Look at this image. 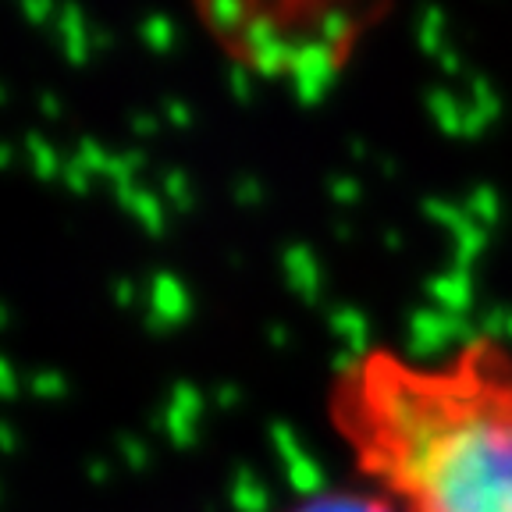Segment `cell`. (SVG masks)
Segmentation results:
<instances>
[{"mask_svg": "<svg viewBox=\"0 0 512 512\" xmlns=\"http://www.w3.org/2000/svg\"><path fill=\"white\" fill-rule=\"evenodd\" d=\"M392 480L416 498V512H512V409L452 406L431 456Z\"/></svg>", "mask_w": 512, "mask_h": 512, "instance_id": "1", "label": "cell"}, {"mask_svg": "<svg viewBox=\"0 0 512 512\" xmlns=\"http://www.w3.org/2000/svg\"><path fill=\"white\" fill-rule=\"evenodd\" d=\"M456 342L459 345L477 342V338H473V324L463 313L413 310V317H409V342H406L409 360H416V363L438 360L441 352Z\"/></svg>", "mask_w": 512, "mask_h": 512, "instance_id": "2", "label": "cell"}, {"mask_svg": "<svg viewBox=\"0 0 512 512\" xmlns=\"http://www.w3.org/2000/svg\"><path fill=\"white\" fill-rule=\"evenodd\" d=\"M338 57L342 50L328 47L324 40H303L296 47V61H292V86H296L299 104L313 107L320 104L328 89L335 86V75H338Z\"/></svg>", "mask_w": 512, "mask_h": 512, "instance_id": "3", "label": "cell"}, {"mask_svg": "<svg viewBox=\"0 0 512 512\" xmlns=\"http://www.w3.org/2000/svg\"><path fill=\"white\" fill-rule=\"evenodd\" d=\"M192 313V296L189 288L175 278V274L160 271L153 274L150 281V310L143 313L146 328L157 331V335H168L175 324H182L185 317Z\"/></svg>", "mask_w": 512, "mask_h": 512, "instance_id": "4", "label": "cell"}, {"mask_svg": "<svg viewBox=\"0 0 512 512\" xmlns=\"http://www.w3.org/2000/svg\"><path fill=\"white\" fill-rule=\"evenodd\" d=\"M281 267H285V278H288V285H292V292H299L306 303H317L320 264H317V256H313V249L303 246V242H292V246H285V253H281Z\"/></svg>", "mask_w": 512, "mask_h": 512, "instance_id": "5", "label": "cell"}, {"mask_svg": "<svg viewBox=\"0 0 512 512\" xmlns=\"http://www.w3.org/2000/svg\"><path fill=\"white\" fill-rule=\"evenodd\" d=\"M57 40H61L68 64H86L89 54H93V29H89L86 15L75 4H64L57 11Z\"/></svg>", "mask_w": 512, "mask_h": 512, "instance_id": "6", "label": "cell"}, {"mask_svg": "<svg viewBox=\"0 0 512 512\" xmlns=\"http://www.w3.org/2000/svg\"><path fill=\"white\" fill-rule=\"evenodd\" d=\"M427 296L438 303V310H445V313H463L466 317V310H470V303H473V278H470V271H445V274H434L431 281H427Z\"/></svg>", "mask_w": 512, "mask_h": 512, "instance_id": "7", "label": "cell"}, {"mask_svg": "<svg viewBox=\"0 0 512 512\" xmlns=\"http://www.w3.org/2000/svg\"><path fill=\"white\" fill-rule=\"evenodd\" d=\"M331 331L342 338L352 356L363 360L370 352V324L356 306H335V310H331Z\"/></svg>", "mask_w": 512, "mask_h": 512, "instance_id": "8", "label": "cell"}, {"mask_svg": "<svg viewBox=\"0 0 512 512\" xmlns=\"http://www.w3.org/2000/svg\"><path fill=\"white\" fill-rule=\"evenodd\" d=\"M296 47L299 43L285 40V36H278L274 43H267V47L253 50V54L246 57L249 68H253L256 75H267V79H274V75H285L292 72V61H296Z\"/></svg>", "mask_w": 512, "mask_h": 512, "instance_id": "9", "label": "cell"}, {"mask_svg": "<svg viewBox=\"0 0 512 512\" xmlns=\"http://www.w3.org/2000/svg\"><path fill=\"white\" fill-rule=\"evenodd\" d=\"M232 509L235 512H267L271 509V495H267V488L260 484V477H256L249 466H239L232 477Z\"/></svg>", "mask_w": 512, "mask_h": 512, "instance_id": "10", "label": "cell"}, {"mask_svg": "<svg viewBox=\"0 0 512 512\" xmlns=\"http://www.w3.org/2000/svg\"><path fill=\"white\" fill-rule=\"evenodd\" d=\"M253 11L256 8H246V4H239V0H214V4H203L200 15L210 22V29L239 40V32L246 29V22L253 18Z\"/></svg>", "mask_w": 512, "mask_h": 512, "instance_id": "11", "label": "cell"}, {"mask_svg": "<svg viewBox=\"0 0 512 512\" xmlns=\"http://www.w3.org/2000/svg\"><path fill=\"white\" fill-rule=\"evenodd\" d=\"M281 36V22H278V11H267V8H256L253 18L246 22V29L239 32V50L242 54H253V50L267 47Z\"/></svg>", "mask_w": 512, "mask_h": 512, "instance_id": "12", "label": "cell"}, {"mask_svg": "<svg viewBox=\"0 0 512 512\" xmlns=\"http://www.w3.org/2000/svg\"><path fill=\"white\" fill-rule=\"evenodd\" d=\"M463 111L466 107L459 104L448 89H431V93H427V114H431L434 125H438L445 136H463Z\"/></svg>", "mask_w": 512, "mask_h": 512, "instance_id": "13", "label": "cell"}, {"mask_svg": "<svg viewBox=\"0 0 512 512\" xmlns=\"http://www.w3.org/2000/svg\"><path fill=\"white\" fill-rule=\"evenodd\" d=\"M285 473H288V484H292V491H296V495H303L306 502H310V498L328 495V491H324V488H328L324 466H320L313 456H303L299 463L285 466Z\"/></svg>", "mask_w": 512, "mask_h": 512, "instance_id": "14", "label": "cell"}, {"mask_svg": "<svg viewBox=\"0 0 512 512\" xmlns=\"http://www.w3.org/2000/svg\"><path fill=\"white\" fill-rule=\"evenodd\" d=\"M292 512H392L377 498H363V495H320L303 502Z\"/></svg>", "mask_w": 512, "mask_h": 512, "instance_id": "15", "label": "cell"}, {"mask_svg": "<svg viewBox=\"0 0 512 512\" xmlns=\"http://www.w3.org/2000/svg\"><path fill=\"white\" fill-rule=\"evenodd\" d=\"M25 153H29V164H32V171H36V178H43V182L61 178L64 157L40 136V132H29V136H25Z\"/></svg>", "mask_w": 512, "mask_h": 512, "instance_id": "16", "label": "cell"}, {"mask_svg": "<svg viewBox=\"0 0 512 512\" xmlns=\"http://www.w3.org/2000/svg\"><path fill=\"white\" fill-rule=\"evenodd\" d=\"M452 239H456V264L452 267H456V271H470L480 256H484V249H488V228L470 221L466 228H459Z\"/></svg>", "mask_w": 512, "mask_h": 512, "instance_id": "17", "label": "cell"}, {"mask_svg": "<svg viewBox=\"0 0 512 512\" xmlns=\"http://www.w3.org/2000/svg\"><path fill=\"white\" fill-rule=\"evenodd\" d=\"M139 40L153 50V54H171L178 43V25L168 15H150L139 22Z\"/></svg>", "mask_w": 512, "mask_h": 512, "instance_id": "18", "label": "cell"}, {"mask_svg": "<svg viewBox=\"0 0 512 512\" xmlns=\"http://www.w3.org/2000/svg\"><path fill=\"white\" fill-rule=\"evenodd\" d=\"M317 29H320L317 40H324L328 47L342 50L345 40L352 36V29H356V22H352V15L342 8H317Z\"/></svg>", "mask_w": 512, "mask_h": 512, "instance_id": "19", "label": "cell"}, {"mask_svg": "<svg viewBox=\"0 0 512 512\" xmlns=\"http://www.w3.org/2000/svg\"><path fill=\"white\" fill-rule=\"evenodd\" d=\"M157 424H160V431L168 434L171 445H175V448H192V445H196V438H200V427H196L200 420L185 416L182 409H175L171 402L164 406V413H160Z\"/></svg>", "mask_w": 512, "mask_h": 512, "instance_id": "20", "label": "cell"}, {"mask_svg": "<svg viewBox=\"0 0 512 512\" xmlns=\"http://www.w3.org/2000/svg\"><path fill=\"white\" fill-rule=\"evenodd\" d=\"M463 207H466V214H470L477 224H484V228L498 224V217H502V200H498V192L491 189V185H477Z\"/></svg>", "mask_w": 512, "mask_h": 512, "instance_id": "21", "label": "cell"}, {"mask_svg": "<svg viewBox=\"0 0 512 512\" xmlns=\"http://www.w3.org/2000/svg\"><path fill=\"white\" fill-rule=\"evenodd\" d=\"M424 214L431 217L434 224H441V228H448V232L456 235L459 228H466V224L473 221L470 214H466V207H459L456 200H438V196H431V200H424Z\"/></svg>", "mask_w": 512, "mask_h": 512, "instance_id": "22", "label": "cell"}, {"mask_svg": "<svg viewBox=\"0 0 512 512\" xmlns=\"http://www.w3.org/2000/svg\"><path fill=\"white\" fill-rule=\"evenodd\" d=\"M132 214H136V221L146 228V235H153V239H160L164 235V228H168V217H164V203L153 196V192H139L136 207H132Z\"/></svg>", "mask_w": 512, "mask_h": 512, "instance_id": "23", "label": "cell"}, {"mask_svg": "<svg viewBox=\"0 0 512 512\" xmlns=\"http://www.w3.org/2000/svg\"><path fill=\"white\" fill-rule=\"evenodd\" d=\"M441 32H445V15H441L438 8H427L424 15H420V25H416V43H420V50L431 57H438L441 50H445V43H441Z\"/></svg>", "mask_w": 512, "mask_h": 512, "instance_id": "24", "label": "cell"}, {"mask_svg": "<svg viewBox=\"0 0 512 512\" xmlns=\"http://www.w3.org/2000/svg\"><path fill=\"white\" fill-rule=\"evenodd\" d=\"M160 185H164V196H168L171 207H175L178 214H189V210L196 207V192H192V185H189V178H185V171H178V168L164 171Z\"/></svg>", "mask_w": 512, "mask_h": 512, "instance_id": "25", "label": "cell"}, {"mask_svg": "<svg viewBox=\"0 0 512 512\" xmlns=\"http://www.w3.org/2000/svg\"><path fill=\"white\" fill-rule=\"evenodd\" d=\"M271 445H274V452H278L281 466H292V463H299V459L306 456V448L299 445L296 431H292L285 420H274V424H271Z\"/></svg>", "mask_w": 512, "mask_h": 512, "instance_id": "26", "label": "cell"}, {"mask_svg": "<svg viewBox=\"0 0 512 512\" xmlns=\"http://www.w3.org/2000/svg\"><path fill=\"white\" fill-rule=\"evenodd\" d=\"M143 168H146V153L143 150L114 153L111 168H107V178H111V185H128V182H136V175Z\"/></svg>", "mask_w": 512, "mask_h": 512, "instance_id": "27", "label": "cell"}, {"mask_svg": "<svg viewBox=\"0 0 512 512\" xmlns=\"http://www.w3.org/2000/svg\"><path fill=\"white\" fill-rule=\"evenodd\" d=\"M29 392L36 395V399H64V392H68V384H64L61 370H36V374L29 377Z\"/></svg>", "mask_w": 512, "mask_h": 512, "instance_id": "28", "label": "cell"}, {"mask_svg": "<svg viewBox=\"0 0 512 512\" xmlns=\"http://www.w3.org/2000/svg\"><path fill=\"white\" fill-rule=\"evenodd\" d=\"M168 402L175 409H182L185 416H192V420H200L203 406H207V402H203V395H200V388H196V384H189V381H178L175 388H171Z\"/></svg>", "mask_w": 512, "mask_h": 512, "instance_id": "29", "label": "cell"}, {"mask_svg": "<svg viewBox=\"0 0 512 512\" xmlns=\"http://www.w3.org/2000/svg\"><path fill=\"white\" fill-rule=\"evenodd\" d=\"M111 157L114 153H107L104 146L96 143V139H82L79 150H75V160H82L89 168V175H104L107 178V168H111Z\"/></svg>", "mask_w": 512, "mask_h": 512, "instance_id": "30", "label": "cell"}, {"mask_svg": "<svg viewBox=\"0 0 512 512\" xmlns=\"http://www.w3.org/2000/svg\"><path fill=\"white\" fill-rule=\"evenodd\" d=\"M470 93H473L470 104H477L480 111L488 114L491 121H495L498 114H502V100H498V93L491 89V82H488V79H480V75H477V79H470Z\"/></svg>", "mask_w": 512, "mask_h": 512, "instance_id": "31", "label": "cell"}, {"mask_svg": "<svg viewBox=\"0 0 512 512\" xmlns=\"http://www.w3.org/2000/svg\"><path fill=\"white\" fill-rule=\"evenodd\" d=\"M61 182L68 185V189H72L75 196H86V192H89V185H93V175H89V168H86V164H82V160L68 157V160H64Z\"/></svg>", "mask_w": 512, "mask_h": 512, "instance_id": "32", "label": "cell"}, {"mask_svg": "<svg viewBox=\"0 0 512 512\" xmlns=\"http://www.w3.org/2000/svg\"><path fill=\"white\" fill-rule=\"evenodd\" d=\"M328 192H331V200L335 203H342V207H352V203H360V182L356 178H349V175H338V178H331L328 182Z\"/></svg>", "mask_w": 512, "mask_h": 512, "instance_id": "33", "label": "cell"}, {"mask_svg": "<svg viewBox=\"0 0 512 512\" xmlns=\"http://www.w3.org/2000/svg\"><path fill=\"white\" fill-rule=\"evenodd\" d=\"M228 93H232L239 104L253 100V79H249L246 64H232V68H228Z\"/></svg>", "mask_w": 512, "mask_h": 512, "instance_id": "34", "label": "cell"}, {"mask_svg": "<svg viewBox=\"0 0 512 512\" xmlns=\"http://www.w3.org/2000/svg\"><path fill=\"white\" fill-rule=\"evenodd\" d=\"M118 448H121V456H125V463L132 466V470H143V466H150V448H146L139 438H132V434L118 438Z\"/></svg>", "mask_w": 512, "mask_h": 512, "instance_id": "35", "label": "cell"}, {"mask_svg": "<svg viewBox=\"0 0 512 512\" xmlns=\"http://www.w3.org/2000/svg\"><path fill=\"white\" fill-rule=\"evenodd\" d=\"M505 328H509V306H491V310L480 317V331L488 338H505Z\"/></svg>", "mask_w": 512, "mask_h": 512, "instance_id": "36", "label": "cell"}, {"mask_svg": "<svg viewBox=\"0 0 512 512\" xmlns=\"http://www.w3.org/2000/svg\"><path fill=\"white\" fill-rule=\"evenodd\" d=\"M488 125H491L488 114L480 111L477 104H466V111H463V139H480L484 132H488Z\"/></svg>", "mask_w": 512, "mask_h": 512, "instance_id": "37", "label": "cell"}, {"mask_svg": "<svg viewBox=\"0 0 512 512\" xmlns=\"http://www.w3.org/2000/svg\"><path fill=\"white\" fill-rule=\"evenodd\" d=\"M235 203H239V207L264 203V185L256 182V178H239V182H235Z\"/></svg>", "mask_w": 512, "mask_h": 512, "instance_id": "38", "label": "cell"}, {"mask_svg": "<svg viewBox=\"0 0 512 512\" xmlns=\"http://www.w3.org/2000/svg\"><path fill=\"white\" fill-rule=\"evenodd\" d=\"M360 356H352L349 349H342V352H335V356H331V370H335L338 377H356L360 374V370H367V367H360Z\"/></svg>", "mask_w": 512, "mask_h": 512, "instance_id": "39", "label": "cell"}, {"mask_svg": "<svg viewBox=\"0 0 512 512\" xmlns=\"http://www.w3.org/2000/svg\"><path fill=\"white\" fill-rule=\"evenodd\" d=\"M22 15L29 18L32 25H43V22H50V18H54V4H50V0H25Z\"/></svg>", "mask_w": 512, "mask_h": 512, "instance_id": "40", "label": "cell"}, {"mask_svg": "<svg viewBox=\"0 0 512 512\" xmlns=\"http://www.w3.org/2000/svg\"><path fill=\"white\" fill-rule=\"evenodd\" d=\"M164 118H168L175 128L192 125V111H189V104H182V100H164Z\"/></svg>", "mask_w": 512, "mask_h": 512, "instance_id": "41", "label": "cell"}, {"mask_svg": "<svg viewBox=\"0 0 512 512\" xmlns=\"http://www.w3.org/2000/svg\"><path fill=\"white\" fill-rule=\"evenodd\" d=\"M0 395H4V399H15L18 395V377H15V367H11L8 360L0 363Z\"/></svg>", "mask_w": 512, "mask_h": 512, "instance_id": "42", "label": "cell"}, {"mask_svg": "<svg viewBox=\"0 0 512 512\" xmlns=\"http://www.w3.org/2000/svg\"><path fill=\"white\" fill-rule=\"evenodd\" d=\"M111 296H114V303H118V306H132V303H136V285H132L128 278H118L111 285Z\"/></svg>", "mask_w": 512, "mask_h": 512, "instance_id": "43", "label": "cell"}, {"mask_svg": "<svg viewBox=\"0 0 512 512\" xmlns=\"http://www.w3.org/2000/svg\"><path fill=\"white\" fill-rule=\"evenodd\" d=\"M438 64H441V72L459 75V72H463V54H459V50H452V47H445L438 54Z\"/></svg>", "mask_w": 512, "mask_h": 512, "instance_id": "44", "label": "cell"}, {"mask_svg": "<svg viewBox=\"0 0 512 512\" xmlns=\"http://www.w3.org/2000/svg\"><path fill=\"white\" fill-rule=\"evenodd\" d=\"M239 399H242V392L235 388V384H221V388H217V395H214V402H217L221 409L239 406Z\"/></svg>", "mask_w": 512, "mask_h": 512, "instance_id": "45", "label": "cell"}, {"mask_svg": "<svg viewBox=\"0 0 512 512\" xmlns=\"http://www.w3.org/2000/svg\"><path fill=\"white\" fill-rule=\"evenodd\" d=\"M132 132H136V136H153V132H157V118L139 111L136 118H132Z\"/></svg>", "mask_w": 512, "mask_h": 512, "instance_id": "46", "label": "cell"}, {"mask_svg": "<svg viewBox=\"0 0 512 512\" xmlns=\"http://www.w3.org/2000/svg\"><path fill=\"white\" fill-rule=\"evenodd\" d=\"M40 111H43V118L54 121V118H61L64 107H61V100H57L54 93H43V96H40Z\"/></svg>", "mask_w": 512, "mask_h": 512, "instance_id": "47", "label": "cell"}, {"mask_svg": "<svg viewBox=\"0 0 512 512\" xmlns=\"http://www.w3.org/2000/svg\"><path fill=\"white\" fill-rule=\"evenodd\" d=\"M86 477L93 480V484H107V480H111V470H107V463H100V459H93V463L86 466Z\"/></svg>", "mask_w": 512, "mask_h": 512, "instance_id": "48", "label": "cell"}, {"mask_svg": "<svg viewBox=\"0 0 512 512\" xmlns=\"http://www.w3.org/2000/svg\"><path fill=\"white\" fill-rule=\"evenodd\" d=\"M267 338H271V345H274V349H285V345H288V338H292V335H288V328H281V324H274V328L267 331Z\"/></svg>", "mask_w": 512, "mask_h": 512, "instance_id": "49", "label": "cell"}, {"mask_svg": "<svg viewBox=\"0 0 512 512\" xmlns=\"http://www.w3.org/2000/svg\"><path fill=\"white\" fill-rule=\"evenodd\" d=\"M0 445L4 452H15V427L11 424H0Z\"/></svg>", "mask_w": 512, "mask_h": 512, "instance_id": "50", "label": "cell"}, {"mask_svg": "<svg viewBox=\"0 0 512 512\" xmlns=\"http://www.w3.org/2000/svg\"><path fill=\"white\" fill-rule=\"evenodd\" d=\"M93 47H100V50L111 47V32L100 29V25H93Z\"/></svg>", "mask_w": 512, "mask_h": 512, "instance_id": "51", "label": "cell"}, {"mask_svg": "<svg viewBox=\"0 0 512 512\" xmlns=\"http://www.w3.org/2000/svg\"><path fill=\"white\" fill-rule=\"evenodd\" d=\"M384 242H388V249H399L402 246V235L399 232H384Z\"/></svg>", "mask_w": 512, "mask_h": 512, "instance_id": "52", "label": "cell"}, {"mask_svg": "<svg viewBox=\"0 0 512 512\" xmlns=\"http://www.w3.org/2000/svg\"><path fill=\"white\" fill-rule=\"evenodd\" d=\"M349 153H352V157H363V153H367V146H363V139H352V143H349Z\"/></svg>", "mask_w": 512, "mask_h": 512, "instance_id": "53", "label": "cell"}, {"mask_svg": "<svg viewBox=\"0 0 512 512\" xmlns=\"http://www.w3.org/2000/svg\"><path fill=\"white\" fill-rule=\"evenodd\" d=\"M335 235H338V239H349V235H352V224H335Z\"/></svg>", "mask_w": 512, "mask_h": 512, "instance_id": "54", "label": "cell"}, {"mask_svg": "<svg viewBox=\"0 0 512 512\" xmlns=\"http://www.w3.org/2000/svg\"><path fill=\"white\" fill-rule=\"evenodd\" d=\"M0 164H4V168L11 164V146H0Z\"/></svg>", "mask_w": 512, "mask_h": 512, "instance_id": "55", "label": "cell"}, {"mask_svg": "<svg viewBox=\"0 0 512 512\" xmlns=\"http://www.w3.org/2000/svg\"><path fill=\"white\" fill-rule=\"evenodd\" d=\"M381 171H384L388 178H392V175H395V160H381Z\"/></svg>", "mask_w": 512, "mask_h": 512, "instance_id": "56", "label": "cell"}, {"mask_svg": "<svg viewBox=\"0 0 512 512\" xmlns=\"http://www.w3.org/2000/svg\"><path fill=\"white\" fill-rule=\"evenodd\" d=\"M505 338L512 342V310H509V328H505Z\"/></svg>", "mask_w": 512, "mask_h": 512, "instance_id": "57", "label": "cell"}]
</instances>
